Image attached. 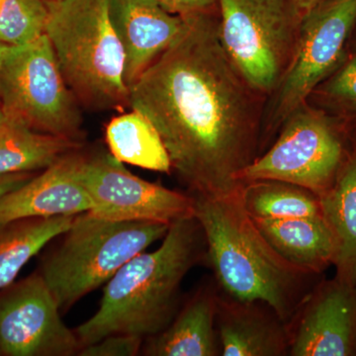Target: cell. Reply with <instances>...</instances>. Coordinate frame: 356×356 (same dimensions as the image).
I'll return each mask as SVG.
<instances>
[{
	"label": "cell",
	"instance_id": "1",
	"mask_svg": "<svg viewBox=\"0 0 356 356\" xmlns=\"http://www.w3.org/2000/svg\"><path fill=\"white\" fill-rule=\"evenodd\" d=\"M266 96L222 48L218 13L186 16L172 44L130 88V107L158 131L189 194L229 195L261 154Z\"/></svg>",
	"mask_w": 356,
	"mask_h": 356
},
{
	"label": "cell",
	"instance_id": "2",
	"mask_svg": "<svg viewBox=\"0 0 356 356\" xmlns=\"http://www.w3.org/2000/svg\"><path fill=\"white\" fill-rule=\"evenodd\" d=\"M202 262L207 243L196 218L172 222L161 247L134 257L105 284L98 310L74 329L81 348L110 334L145 339L163 331L179 308L185 276Z\"/></svg>",
	"mask_w": 356,
	"mask_h": 356
},
{
	"label": "cell",
	"instance_id": "3",
	"mask_svg": "<svg viewBox=\"0 0 356 356\" xmlns=\"http://www.w3.org/2000/svg\"><path fill=\"white\" fill-rule=\"evenodd\" d=\"M192 196L194 217L207 243V264L220 291L238 301L266 302L289 322L325 274L284 259L243 208L240 191Z\"/></svg>",
	"mask_w": 356,
	"mask_h": 356
},
{
	"label": "cell",
	"instance_id": "4",
	"mask_svg": "<svg viewBox=\"0 0 356 356\" xmlns=\"http://www.w3.org/2000/svg\"><path fill=\"white\" fill-rule=\"evenodd\" d=\"M47 6L44 34L77 102L92 110L130 107L111 0H47Z\"/></svg>",
	"mask_w": 356,
	"mask_h": 356
},
{
	"label": "cell",
	"instance_id": "5",
	"mask_svg": "<svg viewBox=\"0 0 356 356\" xmlns=\"http://www.w3.org/2000/svg\"><path fill=\"white\" fill-rule=\"evenodd\" d=\"M170 225L149 221H109L84 212L63 234L39 273L60 312L98 289L126 262L165 238Z\"/></svg>",
	"mask_w": 356,
	"mask_h": 356
},
{
	"label": "cell",
	"instance_id": "6",
	"mask_svg": "<svg viewBox=\"0 0 356 356\" xmlns=\"http://www.w3.org/2000/svg\"><path fill=\"white\" fill-rule=\"evenodd\" d=\"M355 138L356 131L307 102L287 117L273 144L243 170L241 182L280 180L321 197L336 182Z\"/></svg>",
	"mask_w": 356,
	"mask_h": 356
},
{
	"label": "cell",
	"instance_id": "7",
	"mask_svg": "<svg viewBox=\"0 0 356 356\" xmlns=\"http://www.w3.org/2000/svg\"><path fill=\"white\" fill-rule=\"evenodd\" d=\"M303 15L290 0H218V35L248 86L275 90L291 60Z\"/></svg>",
	"mask_w": 356,
	"mask_h": 356
},
{
	"label": "cell",
	"instance_id": "8",
	"mask_svg": "<svg viewBox=\"0 0 356 356\" xmlns=\"http://www.w3.org/2000/svg\"><path fill=\"white\" fill-rule=\"evenodd\" d=\"M0 102L7 119L44 134L83 140V118L44 34L7 49L0 60Z\"/></svg>",
	"mask_w": 356,
	"mask_h": 356
},
{
	"label": "cell",
	"instance_id": "9",
	"mask_svg": "<svg viewBox=\"0 0 356 356\" xmlns=\"http://www.w3.org/2000/svg\"><path fill=\"white\" fill-rule=\"evenodd\" d=\"M356 31V0H325L303 16L291 60L262 119L261 154L288 116L348 56Z\"/></svg>",
	"mask_w": 356,
	"mask_h": 356
},
{
	"label": "cell",
	"instance_id": "10",
	"mask_svg": "<svg viewBox=\"0 0 356 356\" xmlns=\"http://www.w3.org/2000/svg\"><path fill=\"white\" fill-rule=\"evenodd\" d=\"M79 178L95 204L89 212L102 219L172 225L194 216L191 194L136 177L111 154L84 156Z\"/></svg>",
	"mask_w": 356,
	"mask_h": 356
},
{
	"label": "cell",
	"instance_id": "11",
	"mask_svg": "<svg viewBox=\"0 0 356 356\" xmlns=\"http://www.w3.org/2000/svg\"><path fill=\"white\" fill-rule=\"evenodd\" d=\"M81 350L41 273L0 290V356H72Z\"/></svg>",
	"mask_w": 356,
	"mask_h": 356
},
{
	"label": "cell",
	"instance_id": "12",
	"mask_svg": "<svg viewBox=\"0 0 356 356\" xmlns=\"http://www.w3.org/2000/svg\"><path fill=\"white\" fill-rule=\"evenodd\" d=\"M287 329L289 356H356V286L323 278Z\"/></svg>",
	"mask_w": 356,
	"mask_h": 356
},
{
	"label": "cell",
	"instance_id": "13",
	"mask_svg": "<svg viewBox=\"0 0 356 356\" xmlns=\"http://www.w3.org/2000/svg\"><path fill=\"white\" fill-rule=\"evenodd\" d=\"M84 154H65L26 184L0 198V221L76 216L95 208L79 178Z\"/></svg>",
	"mask_w": 356,
	"mask_h": 356
},
{
	"label": "cell",
	"instance_id": "14",
	"mask_svg": "<svg viewBox=\"0 0 356 356\" xmlns=\"http://www.w3.org/2000/svg\"><path fill=\"white\" fill-rule=\"evenodd\" d=\"M111 17L123 47L124 79L130 90L172 44L185 17L168 13L154 0H111Z\"/></svg>",
	"mask_w": 356,
	"mask_h": 356
},
{
	"label": "cell",
	"instance_id": "15",
	"mask_svg": "<svg viewBox=\"0 0 356 356\" xmlns=\"http://www.w3.org/2000/svg\"><path fill=\"white\" fill-rule=\"evenodd\" d=\"M216 325L222 356H289L287 323L266 302L220 291Z\"/></svg>",
	"mask_w": 356,
	"mask_h": 356
},
{
	"label": "cell",
	"instance_id": "16",
	"mask_svg": "<svg viewBox=\"0 0 356 356\" xmlns=\"http://www.w3.org/2000/svg\"><path fill=\"white\" fill-rule=\"evenodd\" d=\"M220 290L214 280L199 286L177 311L172 322L147 339L145 355L219 356L217 309Z\"/></svg>",
	"mask_w": 356,
	"mask_h": 356
},
{
	"label": "cell",
	"instance_id": "17",
	"mask_svg": "<svg viewBox=\"0 0 356 356\" xmlns=\"http://www.w3.org/2000/svg\"><path fill=\"white\" fill-rule=\"evenodd\" d=\"M252 220L264 238L288 261L318 274H325L334 264L336 247L324 218Z\"/></svg>",
	"mask_w": 356,
	"mask_h": 356
},
{
	"label": "cell",
	"instance_id": "18",
	"mask_svg": "<svg viewBox=\"0 0 356 356\" xmlns=\"http://www.w3.org/2000/svg\"><path fill=\"white\" fill-rule=\"evenodd\" d=\"M320 201L336 247L334 277L356 286V138L336 182Z\"/></svg>",
	"mask_w": 356,
	"mask_h": 356
},
{
	"label": "cell",
	"instance_id": "19",
	"mask_svg": "<svg viewBox=\"0 0 356 356\" xmlns=\"http://www.w3.org/2000/svg\"><path fill=\"white\" fill-rule=\"evenodd\" d=\"M81 146V142L38 132L6 118L0 125V175L44 170Z\"/></svg>",
	"mask_w": 356,
	"mask_h": 356
},
{
	"label": "cell",
	"instance_id": "20",
	"mask_svg": "<svg viewBox=\"0 0 356 356\" xmlns=\"http://www.w3.org/2000/svg\"><path fill=\"white\" fill-rule=\"evenodd\" d=\"M76 216L0 221V290L13 283L44 245L62 236Z\"/></svg>",
	"mask_w": 356,
	"mask_h": 356
},
{
	"label": "cell",
	"instance_id": "21",
	"mask_svg": "<svg viewBox=\"0 0 356 356\" xmlns=\"http://www.w3.org/2000/svg\"><path fill=\"white\" fill-rule=\"evenodd\" d=\"M105 139L117 161L153 172L170 173L172 163L152 122L140 112L119 115L109 122Z\"/></svg>",
	"mask_w": 356,
	"mask_h": 356
},
{
	"label": "cell",
	"instance_id": "22",
	"mask_svg": "<svg viewBox=\"0 0 356 356\" xmlns=\"http://www.w3.org/2000/svg\"><path fill=\"white\" fill-rule=\"evenodd\" d=\"M241 201L254 219L323 217L317 194L289 182L261 179L243 184Z\"/></svg>",
	"mask_w": 356,
	"mask_h": 356
},
{
	"label": "cell",
	"instance_id": "23",
	"mask_svg": "<svg viewBox=\"0 0 356 356\" xmlns=\"http://www.w3.org/2000/svg\"><path fill=\"white\" fill-rule=\"evenodd\" d=\"M308 102L356 131V31L343 64L313 91Z\"/></svg>",
	"mask_w": 356,
	"mask_h": 356
},
{
	"label": "cell",
	"instance_id": "24",
	"mask_svg": "<svg viewBox=\"0 0 356 356\" xmlns=\"http://www.w3.org/2000/svg\"><path fill=\"white\" fill-rule=\"evenodd\" d=\"M48 20L47 0H0V42L24 46L44 36Z\"/></svg>",
	"mask_w": 356,
	"mask_h": 356
},
{
	"label": "cell",
	"instance_id": "25",
	"mask_svg": "<svg viewBox=\"0 0 356 356\" xmlns=\"http://www.w3.org/2000/svg\"><path fill=\"white\" fill-rule=\"evenodd\" d=\"M144 339L132 334H114L83 346L81 356H136L142 353Z\"/></svg>",
	"mask_w": 356,
	"mask_h": 356
},
{
	"label": "cell",
	"instance_id": "26",
	"mask_svg": "<svg viewBox=\"0 0 356 356\" xmlns=\"http://www.w3.org/2000/svg\"><path fill=\"white\" fill-rule=\"evenodd\" d=\"M168 13L175 15L192 16L218 13V0H154Z\"/></svg>",
	"mask_w": 356,
	"mask_h": 356
},
{
	"label": "cell",
	"instance_id": "27",
	"mask_svg": "<svg viewBox=\"0 0 356 356\" xmlns=\"http://www.w3.org/2000/svg\"><path fill=\"white\" fill-rule=\"evenodd\" d=\"M34 172L7 173L0 175V198L13 189L18 188L34 177Z\"/></svg>",
	"mask_w": 356,
	"mask_h": 356
},
{
	"label": "cell",
	"instance_id": "28",
	"mask_svg": "<svg viewBox=\"0 0 356 356\" xmlns=\"http://www.w3.org/2000/svg\"><path fill=\"white\" fill-rule=\"evenodd\" d=\"M290 1L292 2L293 6L296 7L297 10L304 16L312 9L318 6V4L324 2L325 0H290Z\"/></svg>",
	"mask_w": 356,
	"mask_h": 356
},
{
	"label": "cell",
	"instance_id": "29",
	"mask_svg": "<svg viewBox=\"0 0 356 356\" xmlns=\"http://www.w3.org/2000/svg\"><path fill=\"white\" fill-rule=\"evenodd\" d=\"M9 48V46H7V44L1 43L0 42V60H2V58H3L4 54H6V51H7V49Z\"/></svg>",
	"mask_w": 356,
	"mask_h": 356
},
{
	"label": "cell",
	"instance_id": "30",
	"mask_svg": "<svg viewBox=\"0 0 356 356\" xmlns=\"http://www.w3.org/2000/svg\"><path fill=\"white\" fill-rule=\"evenodd\" d=\"M6 120V114H4L3 110H2L1 106H0V125H1V124L3 123V122Z\"/></svg>",
	"mask_w": 356,
	"mask_h": 356
}]
</instances>
